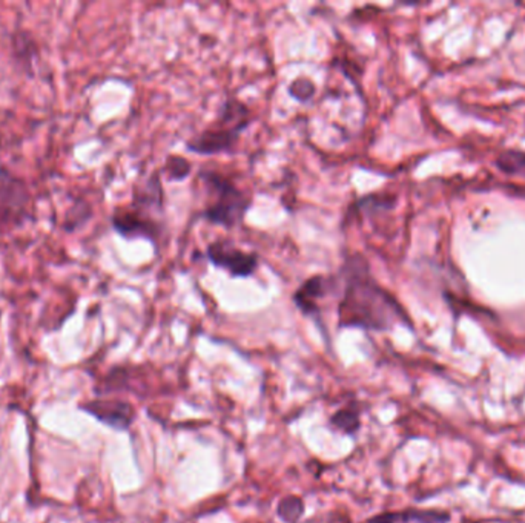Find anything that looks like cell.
<instances>
[{
	"label": "cell",
	"mask_w": 525,
	"mask_h": 523,
	"mask_svg": "<svg viewBox=\"0 0 525 523\" xmlns=\"http://www.w3.org/2000/svg\"><path fill=\"white\" fill-rule=\"evenodd\" d=\"M335 278L341 292L336 309L340 329L386 332L397 323L410 324L400 302L375 281L363 255L347 256Z\"/></svg>",
	"instance_id": "obj_1"
},
{
	"label": "cell",
	"mask_w": 525,
	"mask_h": 523,
	"mask_svg": "<svg viewBox=\"0 0 525 523\" xmlns=\"http://www.w3.org/2000/svg\"><path fill=\"white\" fill-rule=\"evenodd\" d=\"M251 125V109L238 99H226L218 109L217 120L186 143V149L198 156L232 152L240 135Z\"/></svg>",
	"instance_id": "obj_2"
},
{
	"label": "cell",
	"mask_w": 525,
	"mask_h": 523,
	"mask_svg": "<svg viewBox=\"0 0 525 523\" xmlns=\"http://www.w3.org/2000/svg\"><path fill=\"white\" fill-rule=\"evenodd\" d=\"M198 179L207 190V205L203 218L209 223L226 229L241 224L251 209V197L217 171H200Z\"/></svg>",
	"instance_id": "obj_3"
},
{
	"label": "cell",
	"mask_w": 525,
	"mask_h": 523,
	"mask_svg": "<svg viewBox=\"0 0 525 523\" xmlns=\"http://www.w3.org/2000/svg\"><path fill=\"white\" fill-rule=\"evenodd\" d=\"M206 258L215 268L223 269L234 278H247L260 266L257 253L241 251L228 239H217L207 245Z\"/></svg>",
	"instance_id": "obj_4"
},
{
	"label": "cell",
	"mask_w": 525,
	"mask_h": 523,
	"mask_svg": "<svg viewBox=\"0 0 525 523\" xmlns=\"http://www.w3.org/2000/svg\"><path fill=\"white\" fill-rule=\"evenodd\" d=\"M111 221L112 228L125 238H145L156 245V247L160 243L165 229L162 220L148 217L131 206L116 209Z\"/></svg>",
	"instance_id": "obj_5"
},
{
	"label": "cell",
	"mask_w": 525,
	"mask_h": 523,
	"mask_svg": "<svg viewBox=\"0 0 525 523\" xmlns=\"http://www.w3.org/2000/svg\"><path fill=\"white\" fill-rule=\"evenodd\" d=\"M336 290L335 275H313L306 279L294 294V302L298 310L315 319L321 321V301L326 296L334 295Z\"/></svg>",
	"instance_id": "obj_6"
},
{
	"label": "cell",
	"mask_w": 525,
	"mask_h": 523,
	"mask_svg": "<svg viewBox=\"0 0 525 523\" xmlns=\"http://www.w3.org/2000/svg\"><path fill=\"white\" fill-rule=\"evenodd\" d=\"M86 408L99 421L111 425L114 429L126 430L135 418L134 408L128 402L95 401L91 402Z\"/></svg>",
	"instance_id": "obj_7"
},
{
	"label": "cell",
	"mask_w": 525,
	"mask_h": 523,
	"mask_svg": "<svg viewBox=\"0 0 525 523\" xmlns=\"http://www.w3.org/2000/svg\"><path fill=\"white\" fill-rule=\"evenodd\" d=\"M450 514L436 510H406L400 512H381L364 523H446Z\"/></svg>",
	"instance_id": "obj_8"
},
{
	"label": "cell",
	"mask_w": 525,
	"mask_h": 523,
	"mask_svg": "<svg viewBox=\"0 0 525 523\" xmlns=\"http://www.w3.org/2000/svg\"><path fill=\"white\" fill-rule=\"evenodd\" d=\"M397 198L393 195H366L351 207V212L358 213H374V212L391 211L395 206Z\"/></svg>",
	"instance_id": "obj_9"
},
{
	"label": "cell",
	"mask_w": 525,
	"mask_h": 523,
	"mask_svg": "<svg viewBox=\"0 0 525 523\" xmlns=\"http://www.w3.org/2000/svg\"><path fill=\"white\" fill-rule=\"evenodd\" d=\"M332 427L340 430L343 433L355 434L359 430V412L358 408L352 406H344L338 412L334 413V416L330 418Z\"/></svg>",
	"instance_id": "obj_10"
},
{
	"label": "cell",
	"mask_w": 525,
	"mask_h": 523,
	"mask_svg": "<svg viewBox=\"0 0 525 523\" xmlns=\"http://www.w3.org/2000/svg\"><path fill=\"white\" fill-rule=\"evenodd\" d=\"M304 514V501L298 495H287L285 499L279 502L277 507V516L283 522L295 523L302 519Z\"/></svg>",
	"instance_id": "obj_11"
},
{
	"label": "cell",
	"mask_w": 525,
	"mask_h": 523,
	"mask_svg": "<svg viewBox=\"0 0 525 523\" xmlns=\"http://www.w3.org/2000/svg\"><path fill=\"white\" fill-rule=\"evenodd\" d=\"M497 166L509 175H525V152L505 150L497 157Z\"/></svg>",
	"instance_id": "obj_12"
},
{
	"label": "cell",
	"mask_w": 525,
	"mask_h": 523,
	"mask_svg": "<svg viewBox=\"0 0 525 523\" xmlns=\"http://www.w3.org/2000/svg\"><path fill=\"white\" fill-rule=\"evenodd\" d=\"M163 173L169 181H183L190 173V163L179 156H169L163 166Z\"/></svg>",
	"instance_id": "obj_13"
},
{
	"label": "cell",
	"mask_w": 525,
	"mask_h": 523,
	"mask_svg": "<svg viewBox=\"0 0 525 523\" xmlns=\"http://www.w3.org/2000/svg\"><path fill=\"white\" fill-rule=\"evenodd\" d=\"M289 94H291L295 101L306 103V101H311L313 94H315V86H313L312 82H311L309 78H296L295 82H292L291 86H289Z\"/></svg>",
	"instance_id": "obj_14"
}]
</instances>
